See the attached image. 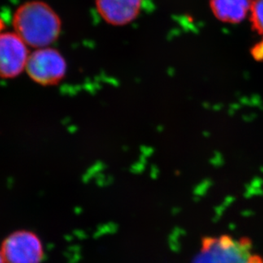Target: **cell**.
I'll return each mask as SVG.
<instances>
[{"label": "cell", "mask_w": 263, "mask_h": 263, "mask_svg": "<svg viewBox=\"0 0 263 263\" xmlns=\"http://www.w3.org/2000/svg\"><path fill=\"white\" fill-rule=\"evenodd\" d=\"M14 32L33 49L49 47L59 39L62 20L47 3L31 0L19 5L13 14Z\"/></svg>", "instance_id": "cell-1"}, {"label": "cell", "mask_w": 263, "mask_h": 263, "mask_svg": "<svg viewBox=\"0 0 263 263\" xmlns=\"http://www.w3.org/2000/svg\"><path fill=\"white\" fill-rule=\"evenodd\" d=\"M192 263H263L248 237L230 234L204 236Z\"/></svg>", "instance_id": "cell-2"}, {"label": "cell", "mask_w": 263, "mask_h": 263, "mask_svg": "<svg viewBox=\"0 0 263 263\" xmlns=\"http://www.w3.org/2000/svg\"><path fill=\"white\" fill-rule=\"evenodd\" d=\"M64 57L52 46L35 49L30 53L26 72L30 79L42 86L57 85L67 74Z\"/></svg>", "instance_id": "cell-3"}, {"label": "cell", "mask_w": 263, "mask_h": 263, "mask_svg": "<svg viewBox=\"0 0 263 263\" xmlns=\"http://www.w3.org/2000/svg\"><path fill=\"white\" fill-rule=\"evenodd\" d=\"M5 263H40L44 256L42 243L32 232H14L5 238L1 248Z\"/></svg>", "instance_id": "cell-4"}, {"label": "cell", "mask_w": 263, "mask_h": 263, "mask_svg": "<svg viewBox=\"0 0 263 263\" xmlns=\"http://www.w3.org/2000/svg\"><path fill=\"white\" fill-rule=\"evenodd\" d=\"M30 52L28 45L13 32H0V78L11 80L26 71Z\"/></svg>", "instance_id": "cell-5"}, {"label": "cell", "mask_w": 263, "mask_h": 263, "mask_svg": "<svg viewBox=\"0 0 263 263\" xmlns=\"http://www.w3.org/2000/svg\"><path fill=\"white\" fill-rule=\"evenodd\" d=\"M95 5L105 23L114 27H123L138 17L142 0H95Z\"/></svg>", "instance_id": "cell-6"}, {"label": "cell", "mask_w": 263, "mask_h": 263, "mask_svg": "<svg viewBox=\"0 0 263 263\" xmlns=\"http://www.w3.org/2000/svg\"><path fill=\"white\" fill-rule=\"evenodd\" d=\"M253 0H210L215 17L221 23L237 24L250 15Z\"/></svg>", "instance_id": "cell-7"}, {"label": "cell", "mask_w": 263, "mask_h": 263, "mask_svg": "<svg viewBox=\"0 0 263 263\" xmlns=\"http://www.w3.org/2000/svg\"><path fill=\"white\" fill-rule=\"evenodd\" d=\"M250 19L253 29L263 36V0H253L250 11Z\"/></svg>", "instance_id": "cell-8"}, {"label": "cell", "mask_w": 263, "mask_h": 263, "mask_svg": "<svg viewBox=\"0 0 263 263\" xmlns=\"http://www.w3.org/2000/svg\"><path fill=\"white\" fill-rule=\"evenodd\" d=\"M251 55L256 61H263V40L253 46L251 50Z\"/></svg>", "instance_id": "cell-9"}, {"label": "cell", "mask_w": 263, "mask_h": 263, "mask_svg": "<svg viewBox=\"0 0 263 263\" xmlns=\"http://www.w3.org/2000/svg\"><path fill=\"white\" fill-rule=\"evenodd\" d=\"M0 263H5V259L3 257L2 253H1V251H0Z\"/></svg>", "instance_id": "cell-10"}]
</instances>
